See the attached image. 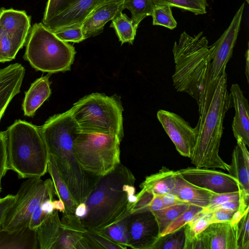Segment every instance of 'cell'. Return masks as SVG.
<instances>
[{"label": "cell", "mask_w": 249, "mask_h": 249, "mask_svg": "<svg viewBox=\"0 0 249 249\" xmlns=\"http://www.w3.org/2000/svg\"><path fill=\"white\" fill-rule=\"evenodd\" d=\"M197 104L199 113L196 126L197 139L190 158L191 162L197 168H219L229 172L230 164L219 155L224 119L226 113L232 106L227 89L226 71L216 80H209L200 91Z\"/></svg>", "instance_id": "1"}, {"label": "cell", "mask_w": 249, "mask_h": 249, "mask_svg": "<svg viewBox=\"0 0 249 249\" xmlns=\"http://www.w3.org/2000/svg\"><path fill=\"white\" fill-rule=\"evenodd\" d=\"M40 129L74 200L77 204L85 202L100 177L84 170L76 159L73 144L80 130L71 110L51 116Z\"/></svg>", "instance_id": "2"}, {"label": "cell", "mask_w": 249, "mask_h": 249, "mask_svg": "<svg viewBox=\"0 0 249 249\" xmlns=\"http://www.w3.org/2000/svg\"><path fill=\"white\" fill-rule=\"evenodd\" d=\"M135 178L125 166L120 163L110 172L100 177L85 202L86 215L81 218L84 226L100 231L131 213L136 202Z\"/></svg>", "instance_id": "3"}, {"label": "cell", "mask_w": 249, "mask_h": 249, "mask_svg": "<svg viewBox=\"0 0 249 249\" xmlns=\"http://www.w3.org/2000/svg\"><path fill=\"white\" fill-rule=\"evenodd\" d=\"M172 52L175 64L173 86L177 91L188 93L197 103L200 90L211 78L208 40L202 32L192 36L184 31L175 42Z\"/></svg>", "instance_id": "4"}, {"label": "cell", "mask_w": 249, "mask_h": 249, "mask_svg": "<svg viewBox=\"0 0 249 249\" xmlns=\"http://www.w3.org/2000/svg\"><path fill=\"white\" fill-rule=\"evenodd\" d=\"M6 131L8 170L20 178L43 176L47 172L49 152L40 127L17 120Z\"/></svg>", "instance_id": "5"}, {"label": "cell", "mask_w": 249, "mask_h": 249, "mask_svg": "<svg viewBox=\"0 0 249 249\" xmlns=\"http://www.w3.org/2000/svg\"><path fill=\"white\" fill-rule=\"evenodd\" d=\"M80 132L124 136L123 108L115 96L93 93L74 103L70 109Z\"/></svg>", "instance_id": "6"}, {"label": "cell", "mask_w": 249, "mask_h": 249, "mask_svg": "<svg viewBox=\"0 0 249 249\" xmlns=\"http://www.w3.org/2000/svg\"><path fill=\"white\" fill-rule=\"evenodd\" d=\"M26 43L24 58L36 71L52 73L71 70L76 53L74 47L42 23L32 26Z\"/></svg>", "instance_id": "7"}, {"label": "cell", "mask_w": 249, "mask_h": 249, "mask_svg": "<svg viewBox=\"0 0 249 249\" xmlns=\"http://www.w3.org/2000/svg\"><path fill=\"white\" fill-rule=\"evenodd\" d=\"M121 142L116 135L80 132L74 140L73 152L84 170L101 177L121 163Z\"/></svg>", "instance_id": "8"}, {"label": "cell", "mask_w": 249, "mask_h": 249, "mask_svg": "<svg viewBox=\"0 0 249 249\" xmlns=\"http://www.w3.org/2000/svg\"><path fill=\"white\" fill-rule=\"evenodd\" d=\"M55 195L52 179L43 180L39 177L28 178L16 194L15 201L4 219L3 230L14 231L28 226L36 208L47 198L53 199Z\"/></svg>", "instance_id": "9"}, {"label": "cell", "mask_w": 249, "mask_h": 249, "mask_svg": "<svg viewBox=\"0 0 249 249\" xmlns=\"http://www.w3.org/2000/svg\"><path fill=\"white\" fill-rule=\"evenodd\" d=\"M30 29V18L25 11L1 8L0 63L15 58L26 43Z\"/></svg>", "instance_id": "10"}, {"label": "cell", "mask_w": 249, "mask_h": 249, "mask_svg": "<svg viewBox=\"0 0 249 249\" xmlns=\"http://www.w3.org/2000/svg\"><path fill=\"white\" fill-rule=\"evenodd\" d=\"M157 118L180 155L190 158L197 139L196 127L178 115L165 110H159Z\"/></svg>", "instance_id": "11"}, {"label": "cell", "mask_w": 249, "mask_h": 249, "mask_svg": "<svg viewBox=\"0 0 249 249\" xmlns=\"http://www.w3.org/2000/svg\"><path fill=\"white\" fill-rule=\"evenodd\" d=\"M244 7L245 3H243L228 28L217 41L209 46L212 58L211 76L212 80H216L226 71L227 64L232 56L240 29Z\"/></svg>", "instance_id": "12"}, {"label": "cell", "mask_w": 249, "mask_h": 249, "mask_svg": "<svg viewBox=\"0 0 249 249\" xmlns=\"http://www.w3.org/2000/svg\"><path fill=\"white\" fill-rule=\"evenodd\" d=\"M178 171L189 182L215 194L236 192L240 189L234 177L214 169L189 167Z\"/></svg>", "instance_id": "13"}, {"label": "cell", "mask_w": 249, "mask_h": 249, "mask_svg": "<svg viewBox=\"0 0 249 249\" xmlns=\"http://www.w3.org/2000/svg\"><path fill=\"white\" fill-rule=\"evenodd\" d=\"M129 248L153 249L160 238L157 221L150 212L132 213L125 217Z\"/></svg>", "instance_id": "14"}, {"label": "cell", "mask_w": 249, "mask_h": 249, "mask_svg": "<svg viewBox=\"0 0 249 249\" xmlns=\"http://www.w3.org/2000/svg\"><path fill=\"white\" fill-rule=\"evenodd\" d=\"M123 0H74L44 25L51 31L82 26L85 20L100 7Z\"/></svg>", "instance_id": "15"}, {"label": "cell", "mask_w": 249, "mask_h": 249, "mask_svg": "<svg viewBox=\"0 0 249 249\" xmlns=\"http://www.w3.org/2000/svg\"><path fill=\"white\" fill-rule=\"evenodd\" d=\"M238 224H210L201 233L206 249H238Z\"/></svg>", "instance_id": "16"}, {"label": "cell", "mask_w": 249, "mask_h": 249, "mask_svg": "<svg viewBox=\"0 0 249 249\" xmlns=\"http://www.w3.org/2000/svg\"><path fill=\"white\" fill-rule=\"evenodd\" d=\"M25 73V68L18 63L0 70V122L10 102L20 92Z\"/></svg>", "instance_id": "17"}, {"label": "cell", "mask_w": 249, "mask_h": 249, "mask_svg": "<svg viewBox=\"0 0 249 249\" xmlns=\"http://www.w3.org/2000/svg\"><path fill=\"white\" fill-rule=\"evenodd\" d=\"M232 106L235 109V116L232 129L235 138H240L247 146H249V105L248 100L237 84L231 85L230 88Z\"/></svg>", "instance_id": "18"}, {"label": "cell", "mask_w": 249, "mask_h": 249, "mask_svg": "<svg viewBox=\"0 0 249 249\" xmlns=\"http://www.w3.org/2000/svg\"><path fill=\"white\" fill-rule=\"evenodd\" d=\"M124 1L105 4L95 10L82 25L85 39L101 34L105 25L124 9Z\"/></svg>", "instance_id": "19"}, {"label": "cell", "mask_w": 249, "mask_h": 249, "mask_svg": "<svg viewBox=\"0 0 249 249\" xmlns=\"http://www.w3.org/2000/svg\"><path fill=\"white\" fill-rule=\"evenodd\" d=\"M233 150L229 174L238 181L240 189L249 195V153L247 145L240 138Z\"/></svg>", "instance_id": "20"}, {"label": "cell", "mask_w": 249, "mask_h": 249, "mask_svg": "<svg viewBox=\"0 0 249 249\" xmlns=\"http://www.w3.org/2000/svg\"><path fill=\"white\" fill-rule=\"evenodd\" d=\"M0 249H39L36 230L29 226L20 230L0 231Z\"/></svg>", "instance_id": "21"}, {"label": "cell", "mask_w": 249, "mask_h": 249, "mask_svg": "<svg viewBox=\"0 0 249 249\" xmlns=\"http://www.w3.org/2000/svg\"><path fill=\"white\" fill-rule=\"evenodd\" d=\"M51 94L49 76H42L32 83L25 92L22 105L25 116L33 117Z\"/></svg>", "instance_id": "22"}, {"label": "cell", "mask_w": 249, "mask_h": 249, "mask_svg": "<svg viewBox=\"0 0 249 249\" xmlns=\"http://www.w3.org/2000/svg\"><path fill=\"white\" fill-rule=\"evenodd\" d=\"M177 172L175 186L171 193L189 204L203 209L207 207L215 193L189 182Z\"/></svg>", "instance_id": "23"}, {"label": "cell", "mask_w": 249, "mask_h": 249, "mask_svg": "<svg viewBox=\"0 0 249 249\" xmlns=\"http://www.w3.org/2000/svg\"><path fill=\"white\" fill-rule=\"evenodd\" d=\"M62 231L58 212L54 210L36 229L39 249H58Z\"/></svg>", "instance_id": "24"}, {"label": "cell", "mask_w": 249, "mask_h": 249, "mask_svg": "<svg viewBox=\"0 0 249 249\" xmlns=\"http://www.w3.org/2000/svg\"><path fill=\"white\" fill-rule=\"evenodd\" d=\"M177 174V171L163 166L158 172L147 176L140 186L157 195L171 193L175 186Z\"/></svg>", "instance_id": "25"}, {"label": "cell", "mask_w": 249, "mask_h": 249, "mask_svg": "<svg viewBox=\"0 0 249 249\" xmlns=\"http://www.w3.org/2000/svg\"><path fill=\"white\" fill-rule=\"evenodd\" d=\"M47 172L50 175L53 182L55 195L65 204L66 210L64 214H74L75 210L78 204L74 200L60 175L53 157L50 154H49Z\"/></svg>", "instance_id": "26"}, {"label": "cell", "mask_w": 249, "mask_h": 249, "mask_svg": "<svg viewBox=\"0 0 249 249\" xmlns=\"http://www.w3.org/2000/svg\"><path fill=\"white\" fill-rule=\"evenodd\" d=\"M136 196L137 199L131 208V213L151 212L165 207L160 195L152 193L141 189Z\"/></svg>", "instance_id": "27"}, {"label": "cell", "mask_w": 249, "mask_h": 249, "mask_svg": "<svg viewBox=\"0 0 249 249\" xmlns=\"http://www.w3.org/2000/svg\"><path fill=\"white\" fill-rule=\"evenodd\" d=\"M190 205L187 203L178 204L151 212L158 223L160 235L172 222L186 211Z\"/></svg>", "instance_id": "28"}, {"label": "cell", "mask_w": 249, "mask_h": 249, "mask_svg": "<svg viewBox=\"0 0 249 249\" xmlns=\"http://www.w3.org/2000/svg\"><path fill=\"white\" fill-rule=\"evenodd\" d=\"M110 27L113 28L122 44L127 42L132 44L137 30L134 27L132 21L122 12L112 20Z\"/></svg>", "instance_id": "29"}, {"label": "cell", "mask_w": 249, "mask_h": 249, "mask_svg": "<svg viewBox=\"0 0 249 249\" xmlns=\"http://www.w3.org/2000/svg\"><path fill=\"white\" fill-rule=\"evenodd\" d=\"M154 5L152 0H125L124 7L131 12L130 19L137 30L140 23L145 17L151 16Z\"/></svg>", "instance_id": "30"}, {"label": "cell", "mask_w": 249, "mask_h": 249, "mask_svg": "<svg viewBox=\"0 0 249 249\" xmlns=\"http://www.w3.org/2000/svg\"><path fill=\"white\" fill-rule=\"evenodd\" d=\"M211 213H205L201 211L183 227L185 234L183 249H187L194 238L211 224Z\"/></svg>", "instance_id": "31"}, {"label": "cell", "mask_w": 249, "mask_h": 249, "mask_svg": "<svg viewBox=\"0 0 249 249\" xmlns=\"http://www.w3.org/2000/svg\"><path fill=\"white\" fill-rule=\"evenodd\" d=\"M98 231L125 249L129 247V234L125 217Z\"/></svg>", "instance_id": "32"}, {"label": "cell", "mask_w": 249, "mask_h": 249, "mask_svg": "<svg viewBox=\"0 0 249 249\" xmlns=\"http://www.w3.org/2000/svg\"><path fill=\"white\" fill-rule=\"evenodd\" d=\"M154 5H167L188 11L196 15L207 13V0H152Z\"/></svg>", "instance_id": "33"}, {"label": "cell", "mask_w": 249, "mask_h": 249, "mask_svg": "<svg viewBox=\"0 0 249 249\" xmlns=\"http://www.w3.org/2000/svg\"><path fill=\"white\" fill-rule=\"evenodd\" d=\"M171 7L167 5H155L151 16L153 25H160L172 30L177 26Z\"/></svg>", "instance_id": "34"}, {"label": "cell", "mask_w": 249, "mask_h": 249, "mask_svg": "<svg viewBox=\"0 0 249 249\" xmlns=\"http://www.w3.org/2000/svg\"><path fill=\"white\" fill-rule=\"evenodd\" d=\"M91 249H126L108 238L100 232L87 230L83 235Z\"/></svg>", "instance_id": "35"}, {"label": "cell", "mask_w": 249, "mask_h": 249, "mask_svg": "<svg viewBox=\"0 0 249 249\" xmlns=\"http://www.w3.org/2000/svg\"><path fill=\"white\" fill-rule=\"evenodd\" d=\"M185 243L184 228L160 236L153 249H183Z\"/></svg>", "instance_id": "36"}, {"label": "cell", "mask_w": 249, "mask_h": 249, "mask_svg": "<svg viewBox=\"0 0 249 249\" xmlns=\"http://www.w3.org/2000/svg\"><path fill=\"white\" fill-rule=\"evenodd\" d=\"M203 208L191 204L189 208L172 222L160 234L163 236L176 231L183 227L187 223L191 221L196 215L200 213Z\"/></svg>", "instance_id": "37"}, {"label": "cell", "mask_w": 249, "mask_h": 249, "mask_svg": "<svg viewBox=\"0 0 249 249\" xmlns=\"http://www.w3.org/2000/svg\"><path fill=\"white\" fill-rule=\"evenodd\" d=\"M74 0H48L45 10L42 23L51 19L67 8Z\"/></svg>", "instance_id": "38"}, {"label": "cell", "mask_w": 249, "mask_h": 249, "mask_svg": "<svg viewBox=\"0 0 249 249\" xmlns=\"http://www.w3.org/2000/svg\"><path fill=\"white\" fill-rule=\"evenodd\" d=\"M52 32L58 38L65 42L79 43L85 40L82 26L64 28Z\"/></svg>", "instance_id": "39"}, {"label": "cell", "mask_w": 249, "mask_h": 249, "mask_svg": "<svg viewBox=\"0 0 249 249\" xmlns=\"http://www.w3.org/2000/svg\"><path fill=\"white\" fill-rule=\"evenodd\" d=\"M249 211L244 214L238 224L237 244L238 249H249Z\"/></svg>", "instance_id": "40"}, {"label": "cell", "mask_w": 249, "mask_h": 249, "mask_svg": "<svg viewBox=\"0 0 249 249\" xmlns=\"http://www.w3.org/2000/svg\"><path fill=\"white\" fill-rule=\"evenodd\" d=\"M240 196V190L236 192L214 194L208 206L202 211L205 213H209L212 209L219 205L229 201L239 200Z\"/></svg>", "instance_id": "41"}, {"label": "cell", "mask_w": 249, "mask_h": 249, "mask_svg": "<svg viewBox=\"0 0 249 249\" xmlns=\"http://www.w3.org/2000/svg\"><path fill=\"white\" fill-rule=\"evenodd\" d=\"M8 170L6 131H0V186H1L2 178Z\"/></svg>", "instance_id": "42"}, {"label": "cell", "mask_w": 249, "mask_h": 249, "mask_svg": "<svg viewBox=\"0 0 249 249\" xmlns=\"http://www.w3.org/2000/svg\"><path fill=\"white\" fill-rule=\"evenodd\" d=\"M16 199V195H8L0 198V231L2 229V223L5 215L9 209L14 204Z\"/></svg>", "instance_id": "43"}, {"label": "cell", "mask_w": 249, "mask_h": 249, "mask_svg": "<svg viewBox=\"0 0 249 249\" xmlns=\"http://www.w3.org/2000/svg\"><path fill=\"white\" fill-rule=\"evenodd\" d=\"M48 214L42 210L41 204L38 205L33 212L29 223V227L33 230H36L44 221Z\"/></svg>", "instance_id": "44"}, {"label": "cell", "mask_w": 249, "mask_h": 249, "mask_svg": "<svg viewBox=\"0 0 249 249\" xmlns=\"http://www.w3.org/2000/svg\"><path fill=\"white\" fill-rule=\"evenodd\" d=\"M235 211L217 210L211 213V223L230 222Z\"/></svg>", "instance_id": "45"}, {"label": "cell", "mask_w": 249, "mask_h": 249, "mask_svg": "<svg viewBox=\"0 0 249 249\" xmlns=\"http://www.w3.org/2000/svg\"><path fill=\"white\" fill-rule=\"evenodd\" d=\"M160 196L162 201L165 207L178 204L187 203L184 200L179 198L178 196L173 193H166L160 195Z\"/></svg>", "instance_id": "46"}, {"label": "cell", "mask_w": 249, "mask_h": 249, "mask_svg": "<svg viewBox=\"0 0 249 249\" xmlns=\"http://www.w3.org/2000/svg\"><path fill=\"white\" fill-rule=\"evenodd\" d=\"M239 206V200L231 201L219 205L212 209L209 213H212L217 210H225L236 211Z\"/></svg>", "instance_id": "47"}, {"label": "cell", "mask_w": 249, "mask_h": 249, "mask_svg": "<svg viewBox=\"0 0 249 249\" xmlns=\"http://www.w3.org/2000/svg\"><path fill=\"white\" fill-rule=\"evenodd\" d=\"M53 200L51 198H47L41 203L42 210L47 214H51L54 211L52 203Z\"/></svg>", "instance_id": "48"}, {"label": "cell", "mask_w": 249, "mask_h": 249, "mask_svg": "<svg viewBox=\"0 0 249 249\" xmlns=\"http://www.w3.org/2000/svg\"><path fill=\"white\" fill-rule=\"evenodd\" d=\"M87 208L85 202L77 205L74 212V214L80 219L84 217L87 213Z\"/></svg>", "instance_id": "49"}, {"label": "cell", "mask_w": 249, "mask_h": 249, "mask_svg": "<svg viewBox=\"0 0 249 249\" xmlns=\"http://www.w3.org/2000/svg\"><path fill=\"white\" fill-rule=\"evenodd\" d=\"M52 203L54 210L60 212L63 214L65 213L66 209L65 204L61 199L53 200Z\"/></svg>", "instance_id": "50"}, {"label": "cell", "mask_w": 249, "mask_h": 249, "mask_svg": "<svg viewBox=\"0 0 249 249\" xmlns=\"http://www.w3.org/2000/svg\"><path fill=\"white\" fill-rule=\"evenodd\" d=\"M245 58L246 62L245 66V74L246 75L248 83H249V48H248L247 50L246 53H245Z\"/></svg>", "instance_id": "51"}, {"label": "cell", "mask_w": 249, "mask_h": 249, "mask_svg": "<svg viewBox=\"0 0 249 249\" xmlns=\"http://www.w3.org/2000/svg\"><path fill=\"white\" fill-rule=\"evenodd\" d=\"M247 3H249V0H245Z\"/></svg>", "instance_id": "52"}, {"label": "cell", "mask_w": 249, "mask_h": 249, "mask_svg": "<svg viewBox=\"0 0 249 249\" xmlns=\"http://www.w3.org/2000/svg\"><path fill=\"white\" fill-rule=\"evenodd\" d=\"M1 186H0V193L1 192Z\"/></svg>", "instance_id": "53"}]
</instances>
